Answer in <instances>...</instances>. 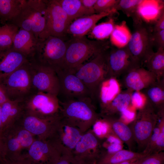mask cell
<instances>
[{
    "label": "cell",
    "mask_w": 164,
    "mask_h": 164,
    "mask_svg": "<svg viewBox=\"0 0 164 164\" xmlns=\"http://www.w3.org/2000/svg\"><path fill=\"white\" fill-rule=\"evenodd\" d=\"M67 43L62 69L73 72L96 55L110 47L106 40H91L85 36L73 37Z\"/></svg>",
    "instance_id": "obj_1"
},
{
    "label": "cell",
    "mask_w": 164,
    "mask_h": 164,
    "mask_svg": "<svg viewBox=\"0 0 164 164\" xmlns=\"http://www.w3.org/2000/svg\"><path fill=\"white\" fill-rule=\"evenodd\" d=\"M47 0H25L18 14L8 22L43 39L47 21Z\"/></svg>",
    "instance_id": "obj_2"
},
{
    "label": "cell",
    "mask_w": 164,
    "mask_h": 164,
    "mask_svg": "<svg viewBox=\"0 0 164 164\" xmlns=\"http://www.w3.org/2000/svg\"><path fill=\"white\" fill-rule=\"evenodd\" d=\"M105 51L95 56L73 72L87 89L93 102L97 101L101 83L110 77L105 59Z\"/></svg>",
    "instance_id": "obj_3"
},
{
    "label": "cell",
    "mask_w": 164,
    "mask_h": 164,
    "mask_svg": "<svg viewBox=\"0 0 164 164\" xmlns=\"http://www.w3.org/2000/svg\"><path fill=\"white\" fill-rule=\"evenodd\" d=\"M67 43L63 39L49 36L38 42L33 61L50 67L56 72L63 68Z\"/></svg>",
    "instance_id": "obj_4"
},
{
    "label": "cell",
    "mask_w": 164,
    "mask_h": 164,
    "mask_svg": "<svg viewBox=\"0 0 164 164\" xmlns=\"http://www.w3.org/2000/svg\"><path fill=\"white\" fill-rule=\"evenodd\" d=\"M162 116L151 105L146 102L139 109L134 119L128 125L137 144V152L142 153L144 150Z\"/></svg>",
    "instance_id": "obj_5"
},
{
    "label": "cell",
    "mask_w": 164,
    "mask_h": 164,
    "mask_svg": "<svg viewBox=\"0 0 164 164\" xmlns=\"http://www.w3.org/2000/svg\"><path fill=\"white\" fill-rule=\"evenodd\" d=\"M0 83L10 100L23 101L35 92L31 82L29 60L0 79Z\"/></svg>",
    "instance_id": "obj_6"
},
{
    "label": "cell",
    "mask_w": 164,
    "mask_h": 164,
    "mask_svg": "<svg viewBox=\"0 0 164 164\" xmlns=\"http://www.w3.org/2000/svg\"><path fill=\"white\" fill-rule=\"evenodd\" d=\"M134 30L127 46L136 67H143L154 52L152 31L142 21L134 24Z\"/></svg>",
    "instance_id": "obj_7"
},
{
    "label": "cell",
    "mask_w": 164,
    "mask_h": 164,
    "mask_svg": "<svg viewBox=\"0 0 164 164\" xmlns=\"http://www.w3.org/2000/svg\"><path fill=\"white\" fill-rule=\"evenodd\" d=\"M22 103L25 113L42 118L51 117L57 111L60 105L57 96L40 91L34 92Z\"/></svg>",
    "instance_id": "obj_8"
},
{
    "label": "cell",
    "mask_w": 164,
    "mask_h": 164,
    "mask_svg": "<svg viewBox=\"0 0 164 164\" xmlns=\"http://www.w3.org/2000/svg\"><path fill=\"white\" fill-rule=\"evenodd\" d=\"M29 61L30 74L34 91L47 93L57 96L60 85L56 71L50 67Z\"/></svg>",
    "instance_id": "obj_9"
},
{
    "label": "cell",
    "mask_w": 164,
    "mask_h": 164,
    "mask_svg": "<svg viewBox=\"0 0 164 164\" xmlns=\"http://www.w3.org/2000/svg\"><path fill=\"white\" fill-rule=\"evenodd\" d=\"M69 25L67 15L57 0H47V21L43 39L49 36L63 39Z\"/></svg>",
    "instance_id": "obj_10"
},
{
    "label": "cell",
    "mask_w": 164,
    "mask_h": 164,
    "mask_svg": "<svg viewBox=\"0 0 164 164\" xmlns=\"http://www.w3.org/2000/svg\"><path fill=\"white\" fill-rule=\"evenodd\" d=\"M56 73L60 85L58 96H61L62 101L91 98L87 88L73 72L62 69Z\"/></svg>",
    "instance_id": "obj_11"
},
{
    "label": "cell",
    "mask_w": 164,
    "mask_h": 164,
    "mask_svg": "<svg viewBox=\"0 0 164 164\" xmlns=\"http://www.w3.org/2000/svg\"><path fill=\"white\" fill-rule=\"evenodd\" d=\"M109 75L117 79L136 67L127 45L122 48L110 47L105 52Z\"/></svg>",
    "instance_id": "obj_12"
},
{
    "label": "cell",
    "mask_w": 164,
    "mask_h": 164,
    "mask_svg": "<svg viewBox=\"0 0 164 164\" xmlns=\"http://www.w3.org/2000/svg\"><path fill=\"white\" fill-rule=\"evenodd\" d=\"M59 101L63 107L64 116L70 119L87 121H97L98 118L90 97Z\"/></svg>",
    "instance_id": "obj_13"
},
{
    "label": "cell",
    "mask_w": 164,
    "mask_h": 164,
    "mask_svg": "<svg viewBox=\"0 0 164 164\" xmlns=\"http://www.w3.org/2000/svg\"><path fill=\"white\" fill-rule=\"evenodd\" d=\"M121 77L120 85L133 91H140L157 80L155 75L143 67L132 68Z\"/></svg>",
    "instance_id": "obj_14"
},
{
    "label": "cell",
    "mask_w": 164,
    "mask_h": 164,
    "mask_svg": "<svg viewBox=\"0 0 164 164\" xmlns=\"http://www.w3.org/2000/svg\"><path fill=\"white\" fill-rule=\"evenodd\" d=\"M116 12L114 9L109 12L95 13L78 18L69 25L67 29V34L71 35L73 37L85 36L99 20L111 15Z\"/></svg>",
    "instance_id": "obj_15"
},
{
    "label": "cell",
    "mask_w": 164,
    "mask_h": 164,
    "mask_svg": "<svg viewBox=\"0 0 164 164\" xmlns=\"http://www.w3.org/2000/svg\"><path fill=\"white\" fill-rule=\"evenodd\" d=\"M40 39L30 32L19 29L13 38L12 47L30 60L34 56L38 43Z\"/></svg>",
    "instance_id": "obj_16"
},
{
    "label": "cell",
    "mask_w": 164,
    "mask_h": 164,
    "mask_svg": "<svg viewBox=\"0 0 164 164\" xmlns=\"http://www.w3.org/2000/svg\"><path fill=\"white\" fill-rule=\"evenodd\" d=\"M29 60L23 55L15 50L12 46L8 48L0 50V79Z\"/></svg>",
    "instance_id": "obj_17"
},
{
    "label": "cell",
    "mask_w": 164,
    "mask_h": 164,
    "mask_svg": "<svg viewBox=\"0 0 164 164\" xmlns=\"http://www.w3.org/2000/svg\"><path fill=\"white\" fill-rule=\"evenodd\" d=\"M133 92L128 89L120 92L110 102L101 107V115L120 118L122 113L131 104V96Z\"/></svg>",
    "instance_id": "obj_18"
},
{
    "label": "cell",
    "mask_w": 164,
    "mask_h": 164,
    "mask_svg": "<svg viewBox=\"0 0 164 164\" xmlns=\"http://www.w3.org/2000/svg\"><path fill=\"white\" fill-rule=\"evenodd\" d=\"M104 121L111 128L114 135L125 143L129 150L136 152L137 145L132 130L120 118L104 117Z\"/></svg>",
    "instance_id": "obj_19"
},
{
    "label": "cell",
    "mask_w": 164,
    "mask_h": 164,
    "mask_svg": "<svg viewBox=\"0 0 164 164\" xmlns=\"http://www.w3.org/2000/svg\"><path fill=\"white\" fill-rule=\"evenodd\" d=\"M140 91L145 96V102L161 116L164 115V78L157 80Z\"/></svg>",
    "instance_id": "obj_20"
},
{
    "label": "cell",
    "mask_w": 164,
    "mask_h": 164,
    "mask_svg": "<svg viewBox=\"0 0 164 164\" xmlns=\"http://www.w3.org/2000/svg\"><path fill=\"white\" fill-rule=\"evenodd\" d=\"M120 85L117 79L114 77L108 78L103 82L97 98L101 107L110 102L120 93Z\"/></svg>",
    "instance_id": "obj_21"
},
{
    "label": "cell",
    "mask_w": 164,
    "mask_h": 164,
    "mask_svg": "<svg viewBox=\"0 0 164 164\" xmlns=\"http://www.w3.org/2000/svg\"><path fill=\"white\" fill-rule=\"evenodd\" d=\"M2 132L6 125L23 113L22 101L8 100L1 105Z\"/></svg>",
    "instance_id": "obj_22"
},
{
    "label": "cell",
    "mask_w": 164,
    "mask_h": 164,
    "mask_svg": "<svg viewBox=\"0 0 164 164\" xmlns=\"http://www.w3.org/2000/svg\"><path fill=\"white\" fill-rule=\"evenodd\" d=\"M57 1L66 13L70 24L75 19L92 14L84 7L80 0H57Z\"/></svg>",
    "instance_id": "obj_23"
},
{
    "label": "cell",
    "mask_w": 164,
    "mask_h": 164,
    "mask_svg": "<svg viewBox=\"0 0 164 164\" xmlns=\"http://www.w3.org/2000/svg\"><path fill=\"white\" fill-rule=\"evenodd\" d=\"M147 155L143 152L121 149L109 153L100 160L98 164H118L126 161L137 160Z\"/></svg>",
    "instance_id": "obj_24"
},
{
    "label": "cell",
    "mask_w": 164,
    "mask_h": 164,
    "mask_svg": "<svg viewBox=\"0 0 164 164\" xmlns=\"http://www.w3.org/2000/svg\"><path fill=\"white\" fill-rule=\"evenodd\" d=\"M25 0H0V21L4 24L19 12Z\"/></svg>",
    "instance_id": "obj_25"
},
{
    "label": "cell",
    "mask_w": 164,
    "mask_h": 164,
    "mask_svg": "<svg viewBox=\"0 0 164 164\" xmlns=\"http://www.w3.org/2000/svg\"><path fill=\"white\" fill-rule=\"evenodd\" d=\"M142 0H119L114 8L116 11H122L128 17L132 19L134 24L140 23L142 21L139 13V8L145 2Z\"/></svg>",
    "instance_id": "obj_26"
},
{
    "label": "cell",
    "mask_w": 164,
    "mask_h": 164,
    "mask_svg": "<svg viewBox=\"0 0 164 164\" xmlns=\"http://www.w3.org/2000/svg\"><path fill=\"white\" fill-rule=\"evenodd\" d=\"M144 64L147 69L155 75L157 80L164 78V48L158 49Z\"/></svg>",
    "instance_id": "obj_27"
},
{
    "label": "cell",
    "mask_w": 164,
    "mask_h": 164,
    "mask_svg": "<svg viewBox=\"0 0 164 164\" xmlns=\"http://www.w3.org/2000/svg\"><path fill=\"white\" fill-rule=\"evenodd\" d=\"M131 34L126 22L123 21L119 24L115 25L110 36L111 42L118 48L125 47L129 42Z\"/></svg>",
    "instance_id": "obj_28"
},
{
    "label": "cell",
    "mask_w": 164,
    "mask_h": 164,
    "mask_svg": "<svg viewBox=\"0 0 164 164\" xmlns=\"http://www.w3.org/2000/svg\"><path fill=\"white\" fill-rule=\"evenodd\" d=\"M115 25L114 19L110 18L107 21L96 25L90 31L89 36L103 40L110 36Z\"/></svg>",
    "instance_id": "obj_29"
},
{
    "label": "cell",
    "mask_w": 164,
    "mask_h": 164,
    "mask_svg": "<svg viewBox=\"0 0 164 164\" xmlns=\"http://www.w3.org/2000/svg\"><path fill=\"white\" fill-rule=\"evenodd\" d=\"M24 113V125L26 130L35 135L41 134L45 131L46 128L44 118Z\"/></svg>",
    "instance_id": "obj_30"
},
{
    "label": "cell",
    "mask_w": 164,
    "mask_h": 164,
    "mask_svg": "<svg viewBox=\"0 0 164 164\" xmlns=\"http://www.w3.org/2000/svg\"><path fill=\"white\" fill-rule=\"evenodd\" d=\"M18 29L17 26L9 23L0 26V50L12 46L14 35Z\"/></svg>",
    "instance_id": "obj_31"
},
{
    "label": "cell",
    "mask_w": 164,
    "mask_h": 164,
    "mask_svg": "<svg viewBox=\"0 0 164 164\" xmlns=\"http://www.w3.org/2000/svg\"><path fill=\"white\" fill-rule=\"evenodd\" d=\"M48 152V149L46 144L41 141L34 142L31 145L29 154L32 161L38 162L45 159V155Z\"/></svg>",
    "instance_id": "obj_32"
},
{
    "label": "cell",
    "mask_w": 164,
    "mask_h": 164,
    "mask_svg": "<svg viewBox=\"0 0 164 164\" xmlns=\"http://www.w3.org/2000/svg\"><path fill=\"white\" fill-rule=\"evenodd\" d=\"M98 144L97 138L92 134L89 133L82 137L75 146L77 151L82 153L89 149L96 147Z\"/></svg>",
    "instance_id": "obj_33"
},
{
    "label": "cell",
    "mask_w": 164,
    "mask_h": 164,
    "mask_svg": "<svg viewBox=\"0 0 164 164\" xmlns=\"http://www.w3.org/2000/svg\"><path fill=\"white\" fill-rule=\"evenodd\" d=\"M65 133L63 138L64 143L70 148H74L81 138L79 132L74 128L67 126L65 127Z\"/></svg>",
    "instance_id": "obj_34"
},
{
    "label": "cell",
    "mask_w": 164,
    "mask_h": 164,
    "mask_svg": "<svg viewBox=\"0 0 164 164\" xmlns=\"http://www.w3.org/2000/svg\"><path fill=\"white\" fill-rule=\"evenodd\" d=\"M119 0H97L94 7L95 13L111 11L118 3Z\"/></svg>",
    "instance_id": "obj_35"
},
{
    "label": "cell",
    "mask_w": 164,
    "mask_h": 164,
    "mask_svg": "<svg viewBox=\"0 0 164 164\" xmlns=\"http://www.w3.org/2000/svg\"><path fill=\"white\" fill-rule=\"evenodd\" d=\"M160 132L150 155L159 153L164 150V115L159 120Z\"/></svg>",
    "instance_id": "obj_36"
},
{
    "label": "cell",
    "mask_w": 164,
    "mask_h": 164,
    "mask_svg": "<svg viewBox=\"0 0 164 164\" xmlns=\"http://www.w3.org/2000/svg\"><path fill=\"white\" fill-rule=\"evenodd\" d=\"M164 163V152L162 151L145 156L139 164H163Z\"/></svg>",
    "instance_id": "obj_37"
},
{
    "label": "cell",
    "mask_w": 164,
    "mask_h": 164,
    "mask_svg": "<svg viewBox=\"0 0 164 164\" xmlns=\"http://www.w3.org/2000/svg\"><path fill=\"white\" fill-rule=\"evenodd\" d=\"M160 132V126L159 120L153 131L145 149L142 152L143 153L147 155H150L158 138Z\"/></svg>",
    "instance_id": "obj_38"
},
{
    "label": "cell",
    "mask_w": 164,
    "mask_h": 164,
    "mask_svg": "<svg viewBox=\"0 0 164 164\" xmlns=\"http://www.w3.org/2000/svg\"><path fill=\"white\" fill-rule=\"evenodd\" d=\"M17 139L20 145L23 147H28L32 143V138L29 132L26 130L21 131L19 133Z\"/></svg>",
    "instance_id": "obj_39"
},
{
    "label": "cell",
    "mask_w": 164,
    "mask_h": 164,
    "mask_svg": "<svg viewBox=\"0 0 164 164\" xmlns=\"http://www.w3.org/2000/svg\"><path fill=\"white\" fill-rule=\"evenodd\" d=\"M145 98L140 91H134L131 96V104L141 108L145 102Z\"/></svg>",
    "instance_id": "obj_40"
},
{
    "label": "cell",
    "mask_w": 164,
    "mask_h": 164,
    "mask_svg": "<svg viewBox=\"0 0 164 164\" xmlns=\"http://www.w3.org/2000/svg\"><path fill=\"white\" fill-rule=\"evenodd\" d=\"M153 45L158 49L164 48V30L152 32Z\"/></svg>",
    "instance_id": "obj_41"
},
{
    "label": "cell",
    "mask_w": 164,
    "mask_h": 164,
    "mask_svg": "<svg viewBox=\"0 0 164 164\" xmlns=\"http://www.w3.org/2000/svg\"><path fill=\"white\" fill-rule=\"evenodd\" d=\"M4 138L5 141V149L7 148L8 149L12 151H15L18 149L20 144L17 138H12L9 140H6L4 137Z\"/></svg>",
    "instance_id": "obj_42"
},
{
    "label": "cell",
    "mask_w": 164,
    "mask_h": 164,
    "mask_svg": "<svg viewBox=\"0 0 164 164\" xmlns=\"http://www.w3.org/2000/svg\"><path fill=\"white\" fill-rule=\"evenodd\" d=\"M107 124L103 121H96L94 125V130L95 133L97 135L104 134L106 132Z\"/></svg>",
    "instance_id": "obj_43"
},
{
    "label": "cell",
    "mask_w": 164,
    "mask_h": 164,
    "mask_svg": "<svg viewBox=\"0 0 164 164\" xmlns=\"http://www.w3.org/2000/svg\"><path fill=\"white\" fill-rule=\"evenodd\" d=\"M164 30V11L162 10L154 26L152 32Z\"/></svg>",
    "instance_id": "obj_44"
},
{
    "label": "cell",
    "mask_w": 164,
    "mask_h": 164,
    "mask_svg": "<svg viewBox=\"0 0 164 164\" xmlns=\"http://www.w3.org/2000/svg\"><path fill=\"white\" fill-rule=\"evenodd\" d=\"M0 164H37L31 161H25L24 160H19L13 161L8 158H5L0 161Z\"/></svg>",
    "instance_id": "obj_45"
},
{
    "label": "cell",
    "mask_w": 164,
    "mask_h": 164,
    "mask_svg": "<svg viewBox=\"0 0 164 164\" xmlns=\"http://www.w3.org/2000/svg\"><path fill=\"white\" fill-rule=\"evenodd\" d=\"M84 7L92 14H95L94 5L97 0H80Z\"/></svg>",
    "instance_id": "obj_46"
},
{
    "label": "cell",
    "mask_w": 164,
    "mask_h": 164,
    "mask_svg": "<svg viewBox=\"0 0 164 164\" xmlns=\"http://www.w3.org/2000/svg\"><path fill=\"white\" fill-rule=\"evenodd\" d=\"M9 100L5 89L0 83V105Z\"/></svg>",
    "instance_id": "obj_47"
},
{
    "label": "cell",
    "mask_w": 164,
    "mask_h": 164,
    "mask_svg": "<svg viewBox=\"0 0 164 164\" xmlns=\"http://www.w3.org/2000/svg\"><path fill=\"white\" fill-rule=\"evenodd\" d=\"M5 156V142L4 138L2 135H0V161Z\"/></svg>",
    "instance_id": "obj_48"
},
{
    "label": "cell",
    "mask_w": 164,
    "mask_h": 164,
    "mask_svg": "<svg viewBox=\"0 0 164 164\" xmlns=\"http://www.w3.org/2000/svg\"><path fill=\"white\" fill-rule=\"evenodd\" d=\"M143 158L136 160L124 162L118 164H139Z\"/></svg>",
    "instance_id": "obj_49"
},
{
    "label": "cell",
    "mask_w": 164,
    "mask_h": 164,
    "mask_svg": "<svg viewBox=\"0 0 164 164\" xmlns=\"http://www.w3.org/2000/svg\"><path fill=\"white\" fill-rule=\"evenodd\" d=\"M1 105H0V135H1L2 121L1 119Z\"/></svg>",
    "instance_id": "obj_50"
},
{
    "label": "cell",
    "mask_w": 164,
    "mask_h": 164,
    "mask_svg": "<svg viewBox=\"0 0 164 164\" xmlns=\"http://www.w3.org/2000/svg\"><path fill=\"white\" fill-rule=\"evenodd\" d=\"M56 164H69L68 162L65 160H61L57 162Z\"/></svg>",
    "instance_id": "obj_51"
}]
</instances>
